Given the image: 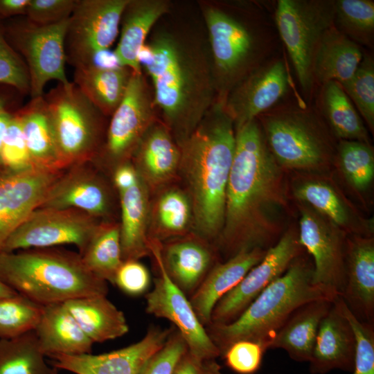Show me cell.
<instances>
[{
	"label": "cell",
	"instance_id": "6da1fadb",
	"mask_svg": "<svg viewBox=\"0 0 374 374\" xmlns=\"http://www.w3.org/2000/svg\"><path fill=\"white\" fill-rule=\"evenodd\" d=\"M235 131L224 224L215 245L229 258L242 250L262 249L271 230L270 215L283 197L278 164L257 119Z\"/></svg>",
	"mask_w": 374,
	"mask_h": 374
},
{
	"label": "cell",
	"instance_id": "7a4b0ae2",
	"mask_svg": "<svg viewBox=\"0 0 374 374\" xmlns=\"http://www.w3.org/2000/svg\"><path fill=\"white\" fill-rule=\"evenodd\" d=\"M139 60L156 109L176 141L191 133L217 99L209 50L167 29L154 31Z\"/></svg>",
	"mask_w": 374,
	"mask_h": 374
},
{
	"label": "cell",
	"instance_id": "3957f363",
	"mask_svg": "<svg viewBox=\"0 0 374 374\" xmlns=\"http://www.w3.org/2000/svg\"><path fill=\"white\" fill-rule=\"evenodd\" d=\"M177 143L179 175L193 209V232L211 242L223 227L235 146L234 123L224 103L216 100L194 130Z\"/></svg>",
	"mask_w": 374,
	"mask_h": 374
},
{
	"label": "cell",
	"instance_id": "277c9868",
	"mask_svg": "<svg viewBox=\"0 0 374 374\" xmlns=\"http://www.w3.org/2000/svg\"><path fill=\"white\" fill-rule=\"evenodd\" d=\"M208 50L217 93L224 103L244 78L274 58L277 37L266 10L255 3H204Z\"/></svg>",
	"mask_w": 374,
	"mask_h": 374
},
{
	"label": "cell",
	"instance_id": "5b68a950",
	"mask_svg": "<svg viewBox=\"0 0 374 374\" xmlns=\"http://www.w3.org/2000/svg\"><path fill=\"white\" fill-rule=\"evenodd\" d=\"M0 279L41 305L107 296L109 291L107 283L86 267L80 254L52 247L0 252Z\"/></svg>",
	"mask_w": 374,
	"mask_h": 374
},
{
	"label": "cell",
	"instance_id": "8992f818",
	"mask_svg": "<svg viewBox=\"0 0 374 374\" xmlns=\"http://www.w3.org/2000/svg\"><path fill=\"white\" fill-rule=\"evenodd\" d=\"M296 258L235 321L222 325L210 323L205 327L220 357L231 345L241 340L259 343L268 350L271 340L299 307L313 301H335L339 296L315 284L313 267Z\"/></svg>",
	"mask_w": 374,
	"mask_h": 374
},
{
	"label": "cell",
	"instance_id": "52a82bcc",
	"mask_svg": "<svg viewBox=\"0 0 374 374\" xmlns=\"http://www.w3.org/2000/svg\"><path fill=\"white\" fill-rule=\"evenodd\" d=\"M335 0H278L274 24L305 94L314 82L312 62L324 33L334 25Z\"/></svg>",
	"mask_w": 374,
	"mask_h": 374
},
{
	"label": "cell",
	"instance_id": "ba28073f",
	"mask_svg": "<svg viewBox=\"0 0 374 374\" xmlns=\"http://www.w3.org/2000/svg\"><path fill=\"white\" fill-rule=\"evenodd\" d=\"M311 108L299 105L276 106L261 114L267 143L278 164L312 168L326 159L328 144Z\"/></svg>",
	"mask_w": 374,
	"mask_h": 374
},
{
	"label": "cell",
	"instance_id": "9c48e42d",
	"mask_svg": "<svg viewBox=\"0 0 374 374\" xmlns=\"http://www.w3.org/2000/svg\"><path fill=\"white\" fill-rule=\"evenodd\" d=\"M44 98L64 164L94 154L105 116L71 82L58 83Z\"/></svg>",
	"mask_w": 374,
	"mask_h": 374
},
{
	"label": "cell",
	"instance_id": "30bf717a",
	"mask_svg": "<svg viewBox=\"0 0 374 374\" xmlns=\"http://www.w3.org/2000/svg\"><path fill=\"white\" fill-rule=\"evenodd\" d=\"M69 19L50 26H38L26 18L3 24L12 48L23 58L28 71L30 98L44 95L47 82L67 84L64 39Z\"/></svg>",
	"mask_w": 374,
	"mask_h": 374
},
{
	"label": "cell",
	"instance_id": "8fae6325",
	"mask_svg": "<svg viewBox=\"0 0 374 374\" xmlns=\"http://www.w3.org/2000/svg\"><path fill=\"white\" fill-rule=\"evenodd\" d=\"M150 256L154 260L157 276L153 289L145 294L147 313L172 323L186 341L188 350L197 367L220 357L217 346L199 320L188 296L172 281L164 268L161 242L148 239Z\"/></svg>",
	"mask_w": 374,
	"mask_h": 374
},
{
	"label": "cell",
	"instance_id": "7c38bea8",
	"mask_svg": "<svg viewBox=\"0 0 374 374\" xmlns=\"http://www.w3.org/2000/svg\"><path fill=\"white\" fill-rule=\"evenodd\" d=\"M129 0H76L64 39L66 62L75 68L91 64L107 51L120 30Z\"/></svg>",
	"mask_w": 374,
	"mask_h": 374
},
{
	"label": "cell",
	"instance_id": "4fadbf2b",
	"mask_svg": "<svg viewBox=\"0 0 374 374\" xmlns=\"http://www.w3.org/2000/svg\"><path fill=\"white\" fill-rule=\"evenodd\" d=\"M95 218L73 208L39 207L12 233L1 252L73 244L82 255L99 226Z\"/></svg>",
	"mask_w": 374,
	"mask_h": 374
},
{
	"label": "cell",
	"instance_id": "5bb4252c",
	"mask_svg": "<svg viewBox=\"0 0 374 374\" xmlns=\"http://www.w3.org/2000/svg\"><path fill=\"white\" fill-rule=\"evenodd\" d=\"M153 93L142 73L133 72L121 103L111 116L104 153L119 164L127 161L157 119Z\"/></svg>",
	"mask_w": 374,
	"mask_h": 374
},
{
	"label": "cell",
	"instance_id": "9a60e30c",
	"mask_svg": "<svg viewBox=\"0 0 374 374\" xmlns=\"http://www.w3.org/2000/svg\"><path fill=\"white\" fill-rule=\"evenodd\" d=\"M301 247L292 233L283 235L240 282L217 303L210 323L227 324L238 318L271 282L287 269L297 258Z\"/></svg>",
	"mask_w": 374,
	"mask_h": 374
},
{
	"label": "cell",
	"instance_id": "2e32d148",
	"mask_svg": "<svg viewBox=\"0 0 374 374\" xmlns=\"http://www.w3.org/2000/svg\"><path fill=\"white\" fill-rule=\"evenodd\" d=\"M290 79L282 58L274 57L252 71L228 94L225 109L235 127L271 110L287 94Z\"/></svg>",
	"mask_w": 374,
	"mask_h": 374
},
{
	"label": "cell",
	"instance_id": "e0dca14e",
	"mask_svg": "<svg viewBox=\"0 0 374 374\" xmlns=\"http://www.w3.org/2000/svg\"><path fill=\"white\" fill-rule=\"evenodd\" d=\"M173 327L150 326L139 341L109 353L49 357L52 365L75 374H138L146 361L165 344Z\"/></svg>",
	"mask_w": 374,
	"mask_h": 374
},
{
	"label": "cell",
	"instance_id": "ac0fdd59",
	"mask_svg": "<svg viewBox=\"0 0 374 374\" xmlns=\"http://www.w3.org/2000/svg\"><path fill=\"white\" fill-rule=\"evenodd\" d=\"M56 180L53 170L39 168L0 176V252L12 233L39 207Z\"/></svg>",
	"mask_w": 374,
	"mask_h": 374
},
{
	"label": "cell",
	"instance_id": "d6986e66",
	"mask_svg": "<svg viewBox=\"0 0 374 374\" xmlns=\"http://www.w3.org/2000/svg\"><path fill=\"white\" fill-rule=\"evenodd\" d=\"M298 240L313 258V282L340 296L344 287L345 262L339 234L314 213L304 210Z\"/></svg>",
	"mask_w": 374,
	"mask_h": 374
},
{
	"label": "cell",
	"instance_id": "ffe728a7",
	"mask_svg": "<svg viewBox=\"0 0 374 374\" xmlns=\"http://www.w3.org/2000/svg\"><path fill=\"white\" fill-rule=\"evenodd\" d=\"M132 157L150 194L170 186L179 175V147L162 121L157 119L149 127Z\"/></svg>",
	"mask_w": 374,
	"mask_h": 374
},
{
	"label": "cell",
	"instance_id": "44dd1931",
	"mask_svg": "<svg viewBox=\"0 0 374 374\" xmlns=\"http://www.w3.org/2000/svg\"><path fill=\"white\" fill-rule=\"evenodd\" d=\"M216 249L211 242L193 232L161 242L166 271L188 299L218 263Z\"/></svg>",
	"mask_w": 374,
	"mask_h": 374
},
{
	"label": "cell",
	"instance_id": "7402d4cb",
	"mask_svg": "<svg viewBox=\"0 0 374 374\" xmlns=\"http://www.w3.org/2000/svg\"><path fill=\"white\" fill-rule=\"evenodd\" d=\"M355 341L352 328L334 301L322 319L310 360L312 374H326L335 369L352 372Z\"/></svg>",
	"mask_w": 374,
	"mask_h": 374
},
{
	"label": "cell",
	"instance_id": "603a6c76",
	"mask_svg": "<svg viewBox=\"0 0 374 374\" xmlns=\"http://www.w3.org/2000/svg\"><path fill=\"white\" fill-rule=\"evenodd\" d=\"M166 0H129L121 16L114 55L118 65L142 73L139 56L156 23L170 10Z\"/></svg>",
	"mask_w": 374,
	"mask_h": 374
},
{
	"label": "cell",
	"instance_id": "cb8c5ba5",
	"mask_svg": "<svg viewBox=\"0 0 374 374\" xmlns=\"http://www.w3.org/2000/svg\"><path fill=\"white\" fill-rule=\"evenodd\" d=\"M266 251L260 248L242 250L211 269L189 297L194 311L204 327L211 323V314L217 303L240 282L262 259Z\"/></svg>",
	"mask_w": 374,
	"mask_h": 374
},
{
	"label": "cell",
	"instance_id": "d4e9b609",
	"mask_svg": "<svg viewBox=\"0 0 374 374\" xmlns=\"http://www.w3.org/2000/svg\"><path fill=\"white\" fill-rule=\"evenodd\" d=\"M362 321L373 325L374 245L358 238L350 242L345 263L344 287L340 296Z\"/></svg>",
	"mask_w": 374,
	"mask_h": 374
},
{
	"label": "cell",
	"instance_id": "484cf974",
	"mask_svg": "<svg viewBox=\"0 0 374 374\" xmlns=\"http://www.w3.org/2000/svg\"><path fill=\"white\" fill-rule=\"evenodd\" d=\"M39 347L46 357L91 353L93 342L80 328L63 303L43 305L34 330Z\"/></svg>",
	"mask_w": 374,
	"mask_h": 374
},
{
	"label": "cell",
	"instance_id": "4316f807",
	"mask_svg": "<svg viewBox=\"0 0 374 374\" xmlns=\"http://www.w3.org/2000/svg\"><path fill=\"white\" fill-rule=\"evenodd\" d=\"M333 302L317 300L299 307L278 330L267 349H283L293 360L309 362L319 325Z\"/></svg>",
	"mask_w": 374,
	"mask_h": 374
},
{
	"label": "cell",
	"instance_id": "83f0119b",
	"mask_svg": "<svg viewBox=\"0 0 374 374\" xmlns=\"http://www.w3.org/2000/svg\"><path fill=\"white\" fill-rule=\"evenodd\" d=\"M364 53L357 44L333 25L324 33L312 62L314 84L330 81L342 84L350 80L361 62Z\"/></svg>",
	"mask_w": 374,
	"mask_h": 374
},
{
	"label": "cell",
	"instance_id": "f1b7e54d",
	"mask_svg": "<svg viewBox=\"0 0 374 374\" xmlns=\"http://www.w3.org/2000/svg\"><path fill=\"white\" fill-rule=\"evenodd\" d=\"M121 207L120 238L123 261L150 256L148 246L150 193L141 178L119 192Z\"/></svg>",
	"mask_w": 374,
	"mask_h": 374
},
{
	"label": "cell",
	"instance_id": "f546056e",
	"mask_svg": "<svg viewBox=\"0 0 374 374\" xmlns=\"http://www.w3.org/2000/svg\"><path fill=\"white\" fill-rule=\"evenodd\" d=\"M39 207L73 208L96 217L107 215L109 199L106 188L96 177L74 173L56 180Z\"/></svg>",
	"mask_w": 374,
	"mask_h": 374
},
{
	"label": "cell",
	"instance_id": "4dcf8cb0",
	"mask_svg": "<svg viewBox=\"0 0 374 374\" xmlns=\"http://www.w3.org/2000/svg\"><path fill=\"white\" fill-rule=\"evenodd\" d=\"M63 304L93 344L117 339L129 330L125 314L107 296L80 297Z\"/></svg>",
	"mask_w": 374,
	"mask_h": 374
},
{
	"label": "cell",
	"instance_id": "1f68e13d",
	"mask_svg": "<svg viewBox=\"0 0 374 374\" xmlns=\"http://www.w3.org/2000/svg\"><path fill=\"white\" fill-rule=\"evenodd\" d=\"M17 112L33 167L53 170L63 165L44 95L30 98Z\"/></svg>",
	"mask_w": 374,
	"mask_h": 374
},
{
	"label": "cell",
	"instance_id": "d6a6232c",
	"mask_svg": "<svg viewBox=\"0 0 374 374\" xmlns=\"http://www.w3.org/2000/svg\"><path fill=\"white\" fill-rule=\"evenodd\" d=\"M134 71L121 66L95 64L75 68L73 83L105 116L121 103Z\"/></svg>",
	"mask_w": 374,
	"mask_h": 374
},
{
	"label": "cell",
	"instance_id": "836d02e7",
	"mask_svg": "<svg viewBox=\"0 0 374 374\" xmlns=\"http://www.w3.org/2000/svg\"><path fill=\"white\" fill-rule=\"evenodd\" d=\"M155 195L150 203L148 239L163 242L190 233L193 209L186 191L168 186Z\"/></svg>",
	"mask_w": 374,
	"mask_h": 374
},
{
	"label": "cell",
	"instance_id": "e575fe53",
	"mask_svg": "<svg viewBox=\"0 0 374 374\" xmlns=\"http://www.w3.org/2000/svg\"><path fill=\"white\" fill-rule=\"evenodd\" d=\"M321 86L319 109L335 134L342 140L368 143L362 117L341 84L330 81Z\"/></svg>",
	"mask_w": 374,
	"mask_h": 374
},
{
	"label": "cell",
	"instance_id": "d590c367",
	"mask_svg": "<svg viewBox=\"0 0 374 374\" xmlns=\"http://www.w3.org/2000/svg\"><path fill=\"white\" fill-rule=\"evenodd\" d=\"M80 256L84 265L92 274L114 284L116 271L123 262L119 226L99 225Z\"/></svg>",
	"mask_w": 374,
	"mask_h": 374
},
{
	"label": "cell",
	"instance_id": "8d00e7d4",
	"mask_svg": "<svg viewBox=\"0 0 374 374\" xmlns=\"http://www.w3.org/2000/svg\"><path fill=\"white\" fill-rule=\"evenodd\" d=\"M34 331L0 339V374H51Z\"/></svg>",
	"mask_w": 374,
	"mask_h": 374
},
{
	"label": "cell",
	"instance_id": "74e56055",
	"mask_svg": "<svg viewBox=\"0 0 374 374\" xmlns=\"http://www.w3.org/2000/svg\"><path fill=\"white\" fill-rule=\"evenodd\" d=\"M334 26L357 44L371 46L374 36V1L335 0Z\"/></svg>",
	"mask_w": 374,
	"mask_h": 374
},
{
	"label": "cell",
	"instance_id": "f35d334b",
	"mask_svg": "<svg viewBox=\"0 0 374 374\" xmlns=\"http://www.w3.org/2000/svg\"><path fill=\"white\" fill-rule=\"evenodd\" d=\"M43 305L17 294L0 298V339H13L34 331Z\"/></svg>",
	"mask_w": 374,
	"mask_h": 374
},
{
	"label": "cell",
	"instance_id": "ab89813d",
	"mask_svg": "<svg viewBox=\"0 0 374 374\" xmlns=\"http://www.w3.org/2000/svg\"><path fill=\"white\" fill-rule=\"evenodd\" d=\"M342 171L350 184L364 190L374 176V154L368 143L342 140L338 149Z\"/></svg>",
	"mask_w": 374,
	"mask_h": 374
},
{
	"label": "cell",
	"instance_id": "60d3db41",
	"mask_svg": "<svg viewBox=\"0 0 374 374\" xmlns=\"http://www.w3.org/2000/svg\"><path fill=\"white\" fill-rule=\"evenodd\" d=\"M369 128L374 129V61L364 53L352 78L341 84Z\"/></svg>",
	"mask_w": 374,
	"mask_h": 374
},
{
	"label": "cell",
	"instance_id": "b9f144b4",
	"mask_svg": "<svg viewBox=\"0 0 374 374\" xmlns=\"http://www.w3.org/2000/svg\"><path fill=\"white\" fill-rule=\"evenodd\" d=\"M335 301L350 323L355 337L354 367L350 374H374L373 325L360 321L341 296Z\"/></svg>",
	"mask_w": 374,
	"mask_h": 374
},
{
	"label": "cell",
	"instance_id": "7bdbcfd3",
	"mask_svg": "<svg viewBox=\"0 0 374 374\" xmlns=\"http://www.w3.org/2000/svg\"><path fill=\"white\" fill-rule=\"evenodd\" d=\"M296 197L310 204L335 224L344 225L348 221V213L336 192L328 184L319 181H308L295 190Z\"/></svg>",
	"mask_w": 374,
	"mask_h": 374
},
{
	"label": "cell",
	"instance_id": "ee69618b",
	"mask_svg": "<svg viewBox=\"0 0 374 374\" xmlns=\"http://www.w3.org/2000/svg\"><path fill=\"white\" fill-rule=\"evenodd\" d=\"M17 109L13 112L10 117L0 152L1 165L8 172H19L35 168L26 147Z\"/></svg>",
	"mask_w": 374,
	"mask_h": 374
},
{
	"label": "cell",
	"instance_id": "f6af8a7d",
	"mask_svg": "<svg viewBox=\"0 0 374 374\" xmlns=\"http://www.w3.org/2000/svg\"><path fill=\"white\" fill-rule=\"evenodd\" d=\"M0 85L12 87L21 94L29 93L27 66L8 41L2 21H0Z\"/></svg>",
	"mask_w": 374,
	"mask_h": 374
},
{
	"label": "cell",
	"instance_id": "bcb514c9",
	"mask_svg": "<svg viewBox=\"0 0 374 374\" xmlns=\"http://www.w3.org/2000/svg\"><path fill=\"white\" fill-rule=\"evenodd\" d=\"M187 351L185 340L174 327L163 346L146 361L138 374H172Z\"/></svg>",
	"mask_w": 374,
	"mask_h": 374
},
{
	"label": "cell",
	"instance_id": "7dc6e473",
	"mask_svg": "<svg viewBox=\"0 0 374 374\" xmlns=\"http://www.w3.org/2000/svg\"><path fill=\"white\" fill-rule=\"evenodd\" d=\"M265 351L259 343L241 340L231 345L222 357L233 371L239 374H253L260 368Z\"/></svg>",
	"mask_w": 374,
	"mask_h": 374
},
{
	"label": "cell",
	"instance_id": "c3c4849f",
	"mask_svg": "<svg viewBox=\"0 0 374 374\" xmlns=\"http://www.w3.org/2000/svg\"><path fill=\"white\" fill-rule=\"evenodd\" d=\"M76 0H30L25 18L38 26H50L69 19Z\"/></svg>",
	"mask_w": 374,
	"mask_h": 374
},
{
	"label": "cell",
	"instance_id": "681fc988",
	"mask_svg": "<svg viewBox=\"0 0 374 374\" xmlns=\"http://www.w3.org/2000/svg\"><path fill=\"white\" fill-rule=\"evenodd\" d=\"M150 283L148 269L139 260L123 261L118 269L114 284L127 294L138 296L145 292Z\"/></svg>",
	"mask_w": 374,
	"mask_h": 374
},
{
	"label": "cell",
	"instance_id": "f907efd6",
	"mask_svg": "<svg viewBox=\"0 0 374 374\" xmlns=\"http://www.w3.org/2000/svg\"><path fill=\"white\" fill-rule=\"evenodd\" d=\"M134 165L128 161L120 163L114 175V181L118 192L130 188L139 179Z\"/></svg>",
	"mask_w": 374,
	"mask_h": 374
},
{
	"label": "cell",
	"instance_id": "816d5d0a",
	"mask_svg": "<svg viewBox=\"0 0 374 374\" xmlns=\"http://www.w3.org/2000/svg\"><path fill=\"white\" fill-rule=\"evenodd\" d=\"M6 87H6L5 89L0 91V152L9 121L13 112L15 111L11 109L12 105L13 104V101L12 100V92L8 91L12 88L10 87L8 91H4Z\"/></svg>",
	"mask_w": 374,
	"mask_h": 374
},
{
	"label": "cell",
	"instance_id": "f5cc1de1",
	"mask_svg": "<svg viewBox=\"0 0 374 374\" xmlns=\"http://www.w3.org/2000/svg\"><path fill=\"white\" fill-rule=\"evenodd\" d=\"M30 0H0V21L26 16Z\"/></svg>",
	"mask_w": 374,
	"mask_h": 374
},
{
	"label": "cell",
	"instance_id": "db71d44e",
	"mask_svg": "<svg viewBox=\"0 0 374 374\" xmlns=\"http://www.w3.org/2000/svg\"><path fill=\"white\" fill-rule=\"evenodd\" d=\"M172 374H199L198 367L190 355L188 350L181 358Z\"/></svg>",
	"mask_w": 374,
	"mask_h": 374
},
{
	"label": "cell",
	"instance_id": "11a10c76",
	"mask_svg": "<svg viewBox=\"0 0 374 374\" xmlns=\"http://www.w3.org/2000/svg\"><path fill=\"white\" fill-rule=\"evenodd\" d=\"M199 374H223L216 359L204 362L198 366Z\"/></svg>",
	"mask_w": 374,
	"mask_h": 374
},
{
	"label": "cell",
	"instance_id": "9f6ffc18",
	"mask_svg": "<svg viewBox=\"0 0 374 374\" xmlns=\"http://www.w3.org/2000/svg\"><path fill=\"white\" fill-rule=\"evenodd\" d=\"M18 293H17L0 279V298L12 296L16 295Z\"/></svg>",
	"mask_w": 374,
	"mask_h": 374
},
{
	"label": "cell",
	"instance_id": "6f0895ef",
	"mask_svg": "<svg viewBox=\"0 0 374 374\" xmlns=\"http://www.w3.org/2000/svg\"><path fill=\"white\" fill-rule=\"evenodd\" d=\"M51 374H59L58 369L53 366V370Z\"/></svg>",
	"mask_w": 374,
	"mask_h": 374
}]
</instances>
